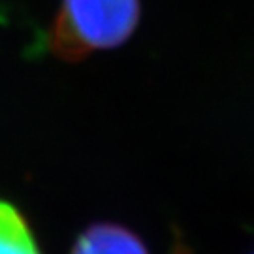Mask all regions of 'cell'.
Listing matches in <instances>:
<instances>
[{
    "label": "cell",
    "instance_id": "6da1fadb",
    "mask_svg": "<svg viewBox=\"0 0 254 254\" xmlns=\"http://www.w3.org/2000/svg\"><path fill=\"white\" fill-rule=\"evenodd\" d=\"M141 0H63L49 27L55 57L79 63L96 51L121 47L136 32Z\"/></svg>",
    "mask_w": 254,
    "mask_h": 254
},
{
    "label": "cell",
    "instance_id": "3957f363",
    "mask_svg": "<svg viewBox=\"0 0 254 254\" xmlns=\"http://www.w3.org/2000/svg\"><path fill=\"white\" fill-rule=\"evenodd\" d=\"M0 254H42L27 218L4 200H0Z\"/></svg>",
    "mask_w": 254,
    "mask_h": 254
},
{
    "label": "cell",
    "instance_id": "277c9868",
    "mask_svg": "<svg viewBox=\"0 0 254 254\" xmlns=\"http://www.w3.org/2000/svg\"><path fill=\"white\" fill-rule=\"evenodd\" d=\"M253 254H254V253H253Z\"/></svg>",
    "mask_w": 254,
    "mask_h": 254
},
{
    "label": "cell",
    "instance_id": "7a4b0ae2",
    "mask_svg": "<svg viewBox=\"0 0 254 254\" xmlns=\"http://www.w3.org/2000/svg\"><path fill=\"white\" fill-rule=\"evenodd\" d=\"M70 254H151L134 230L117 222H94L73 241Z\"/></svg>",
    "mask_w": 254,
    "mask_h": 254
}]
</instances>
